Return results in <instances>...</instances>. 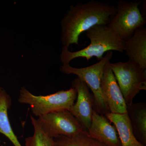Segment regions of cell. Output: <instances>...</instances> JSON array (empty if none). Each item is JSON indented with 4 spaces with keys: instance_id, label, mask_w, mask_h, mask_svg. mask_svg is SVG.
Instances as JSON below:
<instances>
[{
    "instance_id": "1",
    "label": "cell",
    "mask_w": 146,
    "mask_h": 146,
    "mask_svg": "<svg viewBox=\"0 0 146 146\" xmlns=\"http://www.w3.org/2000/svg\"><path fill=\"white\" fill-rule=\"evenodd\" d=\"M116 12V6L94 0L72 6L61 22L63 46L79 45L83 33L96 26L107 25Z\"/></svg>"
},
{
    "instance_id": "11",
    "label": "cell",
    "mask_w": 146,
    "mask_h": 146,
    "mask_svg": "<svg viewBox=\"0 0 146 146\" xmlns=\"http://www.w3.org/2000/svg\"><path fill=\"white\" fill-rule=\"evenodd\" d=\"M124 51L128 58L146 70V28L138 29L133 35L124 42Z\"/></svg>"
},
{
    "instance_id": "4",
    "label": "cell",
    "mask_w": 146,
    "mask_h": 146,
    "mask_svg": "<svg viewBox=\"0 0 146 146\" xmlns=\"http://www.w3.org/2000/svg\"><path fill=\"white\" fill-rule=\"evenodd\" d=\"M113 56L112 51L107 52L98 63L88 67L75 68L68 65H63L60 68L61 72L67 74L76 75L90 88L94 98V110L100 115H105L110 112L109 108L102 94L101 82L105 66L110 62Z\"/></svg>"
},
{
    "instance_id": "6",
    "label": "cell",
    "mask_w": 146,
    "mask_h": 146,
    "mask_svg": "<svg viewBox=\"0 0 146 146\" xmlns=\"http://www.w3.org/2000/svg\"><path fill=\"white\" fill-rule=\"evenodd\" d=\"M142 2L141 1L122 0L117 2L116 13L112 16L107 26L124 42L146 24V19L139 7Z\"/></svg>"
},
{
    "instance_id": "9",
    "label": "cell",
    "mask_w": 146,
    "mask_h": 146,
    "mask_svg": "<svg viewBox=\"0 0 146 146\" xmlns=\"http://www.w3.org/2000/svg\"><path fill=\"white\" fill-rule=\"evenodd\" d=\"M110 62L105 66L101 82L104 99L110 112L116 114L127 113V104L114 74L110 67Z\"/></svg>"
},
{
    "instance_id": "8",
    "label": "cell",
    "mask_w": 146,
    "mask_h": 146,
    "mask_svg": "<svg viewBox=\"0 0 146 146\" xmlns=\"http://www.w3.org/2000/svg\"><path fill=\"white\" fill-rule=\"evenodd\" d=\"M72 84V87L76 91L77 95L76 102L69 111L87 131L91 125L94 110V96L86 84L78 78L73 80Z\"/></svg>"
},
{
    "instance_id": "14",
    "label": "cell",
    "mask_w": 146,
    "mask_h": 146,
    "mask_svg": "<svg viewBox=\"0 0 146 146\" xmlns=\"http://www.w3.org/2000/svg\"><path fill=\"white\" fill-rule=\"evenodd\" d=\"M12 104L10 96L0 87V133L10 140L14 146H22L11 127L8 117V110Z\"/></svg>"
},
{
    "instance_id": "2",
    "label": "cell",
    "mask_w": 146,
    "mask_h": 146,
    "mask_svg": "<svg viewBox=\"0 0 146 146\" xmlns=\"http://www.w3.org/2000/svg\"><path fill=\"white\" fill-rule=\"evenodd\" d=\"M86 36L90 40L89 46L77 51H70L68 47L63 46L60 58L63 65L77 58H83L89 61L92 58L101 60L106 52L117 51L123 52L124 51V41L120 39L107 25H98L86 32Z\"/></svg>"
},
{
    "instance_id": "12",
    "label": "cell",
    "mask_w": 146,
    "mask_h": 146,
    "mask_svg": "<svg viewBox=\"0 0 146 146\" xmlns=\"http://www.w3.org/2000/svg\"><path fill=\"white\" fill-rule=\"evenodd\" d=\"M105 116L113 123L117 131L121 146H145L136 139L127 113L116 114L108 112Z\"/></svg>"
},
{
    "instance_id": "7",
    "label": "cell",
    "mask_w": 146,
    "mask_h": 146,
    "mask_svg": "<svg viewBox=\"0 0 146 146\" xmlns=\"http://www.w3.org/2000/svg\"><path fill=\"white\" fill-rule=\"evenodd\" d=\"M42 129L50 137H74L86 131L78 120L68 110L49 113L36 119Z\"/></svg>"
},
{
    "instance_id": "10",
    "label": "cell",
    "mask_w": 146,
    "mask_h": 146,
    "mask_svg": "<svg viewBox=\"0 0 146 146\" xmlns=\"http://www.w3.org/2000/svg\"><path fill=\"white\" fill-rule=\"evenodd\" d=\"M111 123L105 115L98 114L94 110L87 134L105 145L121 146L117 129Z\"/></svg>"
},
{
    "instance_id": "3",
    "label": "cell",
    "mask_w": 146,
    "mask_h": 146,
    "mask_svg": "<svg viewBox=\"0 0 146 146\" xmlns=\"http://www.w3.org/2000/svg\"><path fill=\"white\" fill-rule=\"evenodd\" d=\"M77 92L73 87L47 96H35L25 87L21 88L18 102L29 105L34 116L37 117L51 112L70 110L77 98Z\"/></svg>"
},
{
    "instance_id": "15",
    "label": "cell",
    "mask_w": 146,
    "mask_h": 146,
    "mask_svg": "<svg viewBox=\"0 0 146 146\" xmlns=\"http://www.w3.org/2000/svg\"><path fill=\"white\" fill-rule=\"evenodd\" d=\"M54 139L55 146H106L89 136L86 131L74 137L60 136Z\"/></svg>"
},
{
    "instance_id": "13",
    "label": "cell",
    "mask_w": 146,
    "mask_h": 146,
    "mask_svg": "<svg viewBox=\"0 0 146 146\" xmlns=\"http://www.w3.org/2000/svg\"><path fill=\"white\" fill-rule=\"evenodd\" d=\"M127 113L133 134L139 142L146 145V104L139 102L127 105Z\"/></svg>"
},
{
    "instance_id": "16",
    "label": "cell",
    "mask_w": 146,
    "mask_h": 146,
    "mask_svg": "<svg viewBox=\"0 0 146 146\" xmlns=\"http://www.w3.org/2000/svg\"><path fill=\"white\" fill-rule=\"evenodd\" d=\"M31 119L34 127V134L26 138L25 146H55L54 138L44 131L37 119L31 115Z\"/></svg>"
},
{
    "instance_id": "5",
    "label": "cell",
    "mask_w": 146,
    "mask_h": 146,
    "mask_svg": "<svg viewBox=\"0 0 146 146\" xmlns=\"http://www.w3.org/2000/svg\"><path fill=\"white\" fill-rule=\"evenodd\" d=\"M110 67L114 74L127 105L142 90H146V70L131 60L111 63Z\"/></svg>"
}]
</instances>
